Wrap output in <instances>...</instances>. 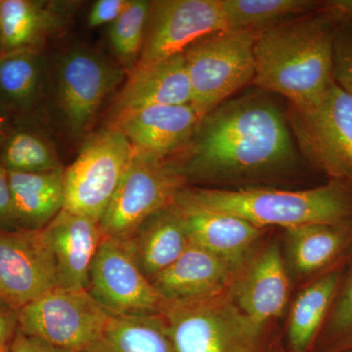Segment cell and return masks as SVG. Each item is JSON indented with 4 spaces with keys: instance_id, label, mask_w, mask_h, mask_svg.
I'll list each match as a JSON object with an SVG mask.
<instances>
[{
    "instance_id": "ba28073f",
    "label": "cell",
    "mask_w": 352,
    "mask_h": 352,
    "mask_svg": "<svg viewBox=\"0 0 352 352\" xmlns=\"http://www.w3.org/2000/svg\"><path fill=\"white\" fill-rule=\"evenodd\" d=\"M289 127L305 156L331 179L352 184V97L335 80L320 98L292 106Z\"/></svg>"
},
{
    "instance_id": "d4e9b609",
    "label": "cell",
    "mask_w": 352,
    "mask_h": 352,
    "mask_svg": "<svg viewBox=\"0 0 352 352\" xmlns=\"http://www.w3.org/2000/svg\"><path fill=\"white\" fill-rule=\"evenodd\" d=\"M47 69L43 55L17 52L0 56V105L16 117L32 116L46 94Z\"/></svg>"
},
{
    "instance_id": "f35d334b",
    "label": "cell",
    "mask_w": 352,
    "mask_h": 352,
    "mask_svg": "<svg viewBox=\"0 0 352 352\" xmlns=\"http://www.w3.org/2000/svg\"><path fill=\"white\" fill-rule=\"evenodd\" d=\"M2 0H0V6H1ZM0 55H1V29H0Z\"/></svg>"
},
{
    "instance_id": "30bf717a",
    "label": "cell",
    "mask_w": 352,
    "mask_h": 352,
    "mask_svg": "<svg viewBox=\"0 0 352 352\" xmlns=\"http://www.w3.org/2000/svg\"><path fill=\"white\" fill-rule=\"evenodd\" d=\"M108 310L87 289H52L20 308L21 332L58 347L82 352L110 321Z\"/></svg>"
},
{
    "instance_id": "8fae6325",
    "label": "cell",
    "mask_w": 352,
    "mask_h": 352,
    "mask_svg": "<svg viewBox=\"0 0 352 352\" xmlns=\"http://www.w3.org/2000/svg\"><path fill=\"white\" fill-rule=\"evenodd\" d=\"M87 291L112 314L160 315L166 303L141 271L126 241L118 238L102 241Z\"/></svg>"
},
{
    "instance_id": "d6a6232c",
    "label": "cell",
    "mask_w": 352,
    "mask_h": 352,
    "mask_svg": "<svg viewBox=\"0 0 352 352\" xmlns=\"http://www.w3.org/2000/svg\"><path fill=\"white\" fill-rule=\"evenodd\" d=\"M18 229L19 228L14 219L8 173L0 164V231L7 232Z\"/></svg>"
},
{
    "instance_id": "4316f807",
    "label": "cell",
    "mask_w": 352,
    "mask_h": 352,
    "mask_svg": "<svg viewBox=\"0 0 352 352\" xmlns=\"http://www.w3.org/2000/svg\"><path fill=\"white\" fill-rule=\"evenodd\" d=\"M32 116L16 117L0 151V164L8 173H41L64 168L50 139L32 126Z\"/></svg>"
},
{
    "instance_id": "83f0119b",
    "label": "cell",
    "mask_w": 352,
    "mask_h": 352,
    "mask_svg": "<svg viewBox=\"0 0 352 352\" xmlns=\"http://www.w3.org/2000/svg\"><path fill=\"white\" fill-rule=\"evenodd\" d=\"M227 29L258 32L287 21L316 12L322 1L312 0H220Z\"/></svg>"
},
{
    "instance_id": "ab89813d",
    "label": "cell",
    "mask_w": 352,
    "mask_h": 352,
    "mask_svg": "<svg viewBox=\"0 0 352 352\" xmlns=\"http://www.w3.org/2000/svg\"><path fill=\"white\" fill-rule=\"evenodd\" d=\"M344 352H352V349H351V351H344Z\"/></svg>"
},
{
    "instance_id": "7402d4cb",
    "label": "cell",
    "mask_w": 352,
    "mask_h": 352,
    "mask_svg": "<svg viewBox=\"0 0 352 352\" xmlns=\"http://www.w3.org/2000/svg\"><path fill=\"white\" fill-rule=\"evenodd\" d=\"M64 173L65 168L41 173H8L18 228L43 230L63 210Z\"/></svg>"
},
{
    "instance_id": "603a6c76",
    "label": "cell",
    "mask_w": 352,
    "mask_h": 352,
    "mask_svg": "<svg viewBox=\"0 0 352 352\" xmlns=\"http://www.w3.org/2000/svg\"><path fill=\"white\" fill-rule=\"evenodd\" d=\"M289 258L303 276L327 270L352 247V221L286 229Z\"/></svg>"
},
{
    "instance_id": "f1b7e54d",
    "label": "cell",
    "mask_w": 352,
    "mask_h": 352,
    "mask_svg": "<svg viewBox=\"0 0 352 352\" xmlns=\"http://www.w3.org/2000/svg\"><path fill=\"white\" fill-rule=\"evenodd\" d=\"M151 1L131 0L113 24L109 25L108 39L120 64L131 72L138 63L149 18Z\"/></svg>"
},
{
    "instance_id": "9c48e42d",
    "label": "cell",
    "mask_w": 352,
    "mask_h": 352,
    "mask_svg": "<svg viewBox=\"0 0 352 352\" xmlns=\"http://www.w3.org/2000/svg\"><path fill=\"white\" fill-rule=\"evenodd\" d=\"M133 152V146L118 127L88 138L76 161L65 168V207L100 222L110 205Z\"/></svg>"
},
{
    "instance_id": "4fadbf2b",
    "label": "cell",
    "mask_w": 352,
    "mask_h": 352,
    "mask_svg": "<svg viewBox=\"0 0 352 352\" xmlns=\"http://www.w3.org/2000/svg\"><path fill=\"white\" fill-rule=\"evenodd\" d=\"M59 287L41 231H0V300L19 310Z\"/></svg>"
},
{
    "instance_id": "3957f363",
    "label": "cell",
    "mask_w": 352,
    "mask_h": 352,
    "mask_svg": "<svg viewBox=\"0 0 352 352\" xmlns=\"http://www.w3.org/2000/svg\"><path fill=\"white\" fill-rule=\"evenodd\" d=\"M173 204L234 215L263 229L342 223L352 221V184L331 179L323 186L300 191L184 186Z\"/></svg>"
},
{
    "instance_id": "4dcf8cb0",
    "label": "cell",
    "mask_w": 352,
    "mask_h": 352,
    "mask_svg": "<svg viewBox=\"0 0 352 352\" xmlns=\"http://www.w3.org/2000/svg\"><path fill=\"white\" fill-rule=\"evenodd\" d=\"M333 78L352 97V20L338 27L333 41Z\"/></svg>"
},
{
    "instance_id": "1f68e13d",
    "label": "cell",
    "mask_w": 352,
    "mask_h": 352,
    "mask_svg": "<svg viewBox=\"0 0 352 352\" xmlns=\"http://www.w3.org/2000/svg\"><path fill=\"white\" fill-rule=\"evenodd\" d=\"M131 0H98L88 14L87 24L91 29L111 25L126 10Z\"/></svg>"
},
{
    "instance_id": "44dd1931",
    "label": "cell",
    "mask_w": 352,
    "mask_h": 352,
    "mask_svg": "<svg viewBox=\"0 0 352 352\" xmlns=\"http://www.w3.org/2000/svg\"><path fill=\"white\" fill-rule=\"evenodd\" d=\"M124 240L149 280L175 263L191 243L173 204L148 217Z\"/></svg>"
},
{
    "instance_id": "7a4b0ae2",
    "label": "cell",
    "mask_w": 352,
    "mask_h": 352,
    "mask_svg": "<svg viewBox=\"0 0 352 352\" xmlns=\"http://www.w3.org/2000/svg\"><path fill=\"white\" fill-rule=\"evenodd\" d=\"M338 27L321 6L316 12L258 32L252 82L284 96L295 107L314 103L333 82V41Z\"/></svg>"
},
{
    "instance_id": "5b68a950",
    "label": "cell",
    "mask_w": 352,
    "mask_h": 352,
    "mask_svg": "<svg viewBox=\"0 0 352 352\" xmlns=\"http://www.w3.org/2000/svg\"><path fill=\"white\" fill-rule=\"evenodd\" d=\"M258 34L226 29L204 36L183 52L191 87V106L203 118L254 82Z\"/></svg>"
},
{
    "instance_id": "ffe728a7",
    "label": "cell",
    "mask_w": 352,
    "mask_h": 352,
    "mask_svg": "<svg viewBox=\"0 0 352 352\" xmlns=\"http://www.w3.org/2000/svg\"><path fill=\"white\" fill-rule=\"evenodd\" d=\"M190 241L224 259L238 271L265 229L234 217L173 204Z\"/></svg>"
},
{
    "instance_id": "cb8c5ba5",
    "label": "cell",
    "mask_w": 352,
    "mask_h": 352,
    "mask_svg": "<svg viewBox=\"0 0 352 352\" xmlns=\"http://www.w3.org/2000/svg\"><path fill=\"white\" fill-rule=\"evenodd\" d=\"M340 268L322 274L296 296L287 330V352H312L318 339L340 281Z\"/></svg>"
},
{
    "instance_id": "6da1fadb",
    "label": "cell",
    "mask_w": 352,
    "mask_h": 352,
    "mask_svg": "<svg viewBox=\"0 0 352 352\" xmlns=\"http://www.w3.org/2000/svg\"><path fill=\"white\" fill-rule=\"evenodd\" d=\"M289 129L265 94L241 95L204 116L188 144L168 157L186 183L261 177L296 163Z\"/></svg>"
},
{
    "instance_id": "e575fe53",
    "label": "cell",
    "mask_w": 352,
    "mask_h": 352,
    "mask_svg": "<svg viewBox=\"0 0 352 352\" xmlns=\"http://www.w3.org/2000/svg\"><path fill=\"white\" fill-rule=\"evenodd\" d=\"M19 310L0 300V346L10 344L19 328Z\"/></svg>"
},
{
    "instance_id": "f546056e",
    "label": "cell",
    "mask_w": 352,
    "mask_h": 352,
    "mask_svg": "<svg viewBox=\"0 0 352 352\" xmlns=\"http://www.w3.org/2000/svg\"><path fill=\"white\" fill-rule=\"evenodd\" d=\"M352 349V256L312 352Z\"/></svg>"
},
{
    "instance_id": "e0dca14e",
    "label": "cell",
    "mask_w": 352,
    "mask_h": 352,
    "mask_svg": "<svg viewBox=\"0 0 352 352\" xmlns=\"http://www.w3.org/2000/svg\"><path fill=\"white\" fill-rule=\"evenodd\" d=\"M238 272L224 259L191 242L175 263L150 281L166 302H186L224 293Z\"/></svg>"
},
{
    "instance_id": "7c38bea8",
    "label": "cell",
    "mask_w": 352,
    "mask_h": 352,
    "mask_svg": "<svg viewBox=\"0 0 352 352\" xmlns=\"http://www.w3.org/2000/svg\"><path fill=\"white\" fill-rule=\"evenodd\" d=\"M226 29L220 0L151 1L144 43L134 68L180 54L198 39Z\"/></svg>"
},
{
    "instance_id": "8d00e7d4",
    "label": "cell",
    "mask_w": 352,
    "mask_h": 352,
    "mask_svg": "<svg viewBox=\"0 0 352 352\" xmlns=\"http://www.w3.org/2000/svg\"><path fill=\"white\" fill-rule=\"evenodd\" d=\"M16 116L0 105V151L11 131H12Z\"/></svg>"
},
{
    "instance_id": "d6986e66",
    "label": "cell",
    "mask_w": 352,
    "mask_h": 352,
    "mask_svg": "<svg viewBox=\"0 0 352 352\" xmlns=\"http://www.w3.org/2000/svg\"><path fill=\"white\" fill-rule=\"evenodd\" d=\"M200 120L191 104L153 106L126 113L109 126L118 127L134 148L168 157L188 144Z\"/></svg>"
},
{
    "instance_id": "2e32d148",
    "label": "cell",
    "mask_w": 352,
    "mask_h": 352,
    "mask_svg": "<svg viewBox=\"0 0 352 352\" xmlns=\"http://www.w3.org/2000/svg\"><path fill=\"white\" fill-rule=\"evenodd\" d=\"M41 231L54 258L58 288L87 289L90 268L104 239L99 222L63 208Z\"/></svg>"
},
{
    "instance_id": "8992f818",
    "label": "cell",
    "mask_w": 352,
    "mask_h": 352,
    "mask_svg": "<svg viewBox=\"0 0 352 352\" xmlns=\"http://www.w3.org/2000/svg\"><path fill=\"white\" fill-rule=\"evenodd\" d=\"M124 76V68L89 48H74L57 60L53 74V103L69 138L87 135L102 104Z\"/></svg>"
},
{
    "instance_id": "9a60e30c",
    "label": "cell",
    "mask_w": 352,
    "mask_h": 352,
    "mask_svg": "<svg viewBox=\"0 0 352 352\" xmlns=\"http://www.w3.org/2000/svg\"><path fill=\"white\" fill-rule=\"evenodd\" d=\"M229 293L243 315L265 332L266 326L281 315L288 302V275L278 245H268L244 264Z\"/></svg>"
},
{
    "instance_id": "52a82bcc",
    "label": "cell",
    "mask_w": 352,
    "mask_h": 352,
    "mask_svg": "<svg viewBox=\"0 0 352 352\" xmlns=\"http://www.w3.org/2000/svg\"><path fill=\"white\" fill-rule=\"evenodd\" d=\"M186 184L170 157L133 147L126 173L99 222L104 237L126 239L148 217L170 206Z\"/></svg>"
},
{
    "instance_id": "484cf974",
    "label": "cell",
    "mask_w": 352,
    "mask_h": 352,
    "mask_svg": "<svg viewBox=\"0 0 352 352\" xmlns=\"http://www.w3.org/2000/svg\"><path fill=\"white\" fill-rule=\"evenodd\" d=\"M82 352H176L161 315H111L100 337Z\"/></svg>"
},
{
    "instance_id": "d590c367",
    "label": "cell",
    "mask_w": 352,
    "mask_h": 352,
    "mask_svg": "<svg viewBox=\"0 0 352 352\" xmlns=\"http://www.w3.org/2000/svg\"><path fill=\"white\" fill-rule=\"evenodd\" d=\"M322 10L327 12L338 24L352 20V0L322 1Z\"/></svg>"
},
{
    "instance_id": "74e56055",
    "label": "cell",
    "mask_w": 352,
    "mask_h": 352,
    "mask_svg": "<svg viewBox=\"0 0 352 352\" xmlns=\"http://www.w3.org/2000/svg\"><path fill=\"white\" fill-rule=\"evenodd\" d=\"M0 352H11L10 344L0 346Z\"/></svg>"
},
{
    "instance_id": "ac0fdd59",
    "label": "cell",
    "mask_w": 352,
    "mask_h": 352,
    "mask_svg": "<svg viewBox=\"0 0 352 352\" xmlns=\"http://www.w3.org/2000/svg\"><path fill=\"white\" fill-rule=\"evenodd\" d=\"M191 87L183 53L133 68L118 94L110 124L126 113L153 106L191 104Z\"/></svg>"
},
{
    "instance_id": "836d02e7",
    "label": "cell",
    "mask_w": 352,
    "mask_h": 352,
    "mask_svg": "<svg viewBox=\"0 0 352 352\" xmlns=\"http://www.w3.org/2000/svg\"><path fill=\"white\" fill-rule=\"evenodd\" d=\"M11 352H78L47 344L36 338L30 337L18 330L10 342Z\"/></svg>"
},
{
    "instance_id": "5bb4252c",
    "label": "cell",
    "mask_w": 352,
    "mask_h": 352,
    "mask_svg": "<svg viewBox=\"0 0 352 352\" xmlns=\"http://www.w3.org/2000/svg\"><path fill=\"white\" fill-rule=\"evenodd\" d=\"M78 6L64 0H2L1 55L41 54L46 44L68 32Z\"/></svg>"
},
{
    "instance_id": "277c9868",
    "label": "cell",
    "mask_w": 352,
    "mask_h": 352,
    "mask_svg": "<svg viewBox=\"0 0 352 352\" xmlns=\"http://www.w3.org/2000/svg\"><path fill=\"white\" fill-rule=\"evenodd\" d=\"M160 315L176 352H271L265 332L243 315L229 291L166 302Z\"/></svg>"
}]
</instances>
